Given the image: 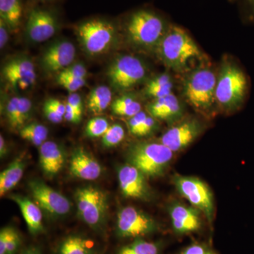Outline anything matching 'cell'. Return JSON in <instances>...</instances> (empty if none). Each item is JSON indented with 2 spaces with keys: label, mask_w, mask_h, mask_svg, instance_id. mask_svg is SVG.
<instances>
[{
  "label": "cell",
  "mask_w": 254,
  "mask_h": 254,
  "mask_svg": "<svg viewBox=\"0 0 254 254\" xmlns=\"http://www.w3.org/2000/svg\"><path fill=\"white\" fill-rule=\"evenodd\" d=\"M10 198L19 207L28 230L32 235H38L44 232L43 213L36 202L21 195L13 194Z\"/></svg>",
  "instance_id": "obj_20"
},
{
  "label": "cell",
  "mask_w": 254,
  "mask_h": 254,
  "mask_svg": "<svg viewBox=\"0 0 254 254\" xmlns=\"http://www.w3.org/2000/svg\"><path fill=\"white\" fill-rule=\"evenodd\" d=\"M249 19L254 21V0H245Z\"/></svg>",
  "instance_id": "obj_46"
},
{
  "label": "cell",
  "mask_w": 254,
  "mask_h": 254,
  "mask_svg": "<svg viewBox=\"0 0 254 254\" xmlns=\"http://www.w3.org/2000/svg\"><path fill=\"white\" fill-rule=\"evenodd\" d=\"M43 112H44L45 116L52 123L59 124L63 122L64 117L61 116L59 114L55 113L53 110L43 106Z\"/></svg>",
  "instance_id": "obj_45"
},
{
  "label": "cell",
  "mask_w": 254,
  "mask_h": 254,
  "mask_svg": "<svg viewBox=\"0 0 254 254\" xmlns=\"http://www.w3.org/2000/svg\"><path fill=\"white\" fill-rule=\"evenodd\" d=\"M147 111L156 120L176 122L182 118L183 108L180 100L173 93L153 100L147 105Z\"/></svg>",
  "instance_id": "obj_19"
},
{
  "label": "cell",
  "mask_w": 254,
  "mask_h": 254,
  "mask_svg": "<svg viewBox=\"0 0 254 254\" xmlns=\"http://www.w3.org/2000/svg\"><path fill=\"white\" fill-rule=\"evenodd\" d=\"M173 181L179 193L204 214L209 222L213 221V195L208 185L194 177L176 175Z\"/></svg>",
  "instance_id": "obj_10"
},
{
  "label": "cell",
  "mask_w": 254,
  "mask_h": 254,
  "mask_svg": "<svg viewBox=\"0 0 254 254\" xmlns=\"http://www.w3.org/2000/svg\"><path fill=\"white\" fill-rule=\"evenodd\" d=\"M33 104L31 100L27 98H18V109H19V121L21 128L24 126L31 115ZM20 128V129H21Z\"/></svg>",
  "instance_id": "obj_34"
},
{
  "label": "cell",
  "mask_w": 254,
  "mask_h": 254,
  "mask_svg": "<svg viewBox=\"0 0 254 254\" xmlns=\"http://www.w3.org/2000/svg\"><path fill=\"white\" fill-rule=\"evenodd\" d=\"M21 0H0V19L8 25L11 32L17 31L23 19Z\"/></svg>",
  "instance_id": "obj_24"
},
{
  "label": "cell",
  "mask_w": 254,
  "mask_h": 254,
  "mask_svg": "<svg viewBox=\"0 0 254 254\" xmlns=\"http://www.w3.org/2000/svg\"><path fill=\"white\" fill-rule=\"evenodd\" d=\"M158 228L153 217L134 207H125L118 214L116 233L120 238H141L155 233Z\"/></svg>",
  "instance_id": "obj_9"
},
{
  "label": "cell",
  "mask_w": 254,
  "mask_h": 254,
  "mask_svg": "<svg viewBox=\"0 0 254 254\" xmlns=\"http://www.w3.org/2000/svg\"><path fill=\"white\" fill-rule=\"evenodd\" d=\"M180 254H218L212 249L203 244L195 243L189 246Z\"/></svg>",
  "instance_id": "obj_39"
},
{
  "label": "cell",
  "mask_w": 254,
  "mask_h": 254,
  "mask_svg": "<svg viewBox=\"0 0 254 254\" xmlns=\"http://www.w3.org/2000/svg\"><path fill=\"white\" fill-rule=\"evenodd\" d=\"M249 91V80L243 70L233 63L222 65L217 78L216 103L227 111H235L245 103Z\"/></svg>",
  "instance_id": "obj_5"
},
{
  "label": "cell",
  "mask_w": 254,
  "mask_h": 254,
  "mask_svg": "<svg viewBox=\"0 0 254 254\" xmlns=\"http://www.w3.org/2000/svg\"><path fill=\"white\" fill-rule=\"evenodd\" d=\"M82 115H83L78 113L76 110H75L69 105L66 103V112H65L64 116V119L66 121L73 124L79 123L81 120Z\"/></svg>",
  "instance_id": "obj_42"
},
{
  "label": "cell",
  "mask_w": 254,
  "mask_h": 254,
  "mask_svg": "<svg viewBox=\"0 0 254 254\" xmlns=\"http://www.w3.org/2000/svg\"><path fill=\"white\" fill-rule=\"evenodd\" d=\"M21 245V238L19 234L13 227L10 226L7 240V254H16Z\"/></svg>",
  "instance_id": "obj_36"
},
{
  "label": "cell",
  "mask_w": 254,
  "mask_h": 254,
  "mask_svg": "<svg viewBox=\"0 0 254 254\" xmlns=\"http://www.w3.org/2000/svg\"><path fill=\"white\" fill-rule=\"evenodd\" d=\"M148 70L139 58L120 55L110 64L107 71L111 86L118 91H127L139 85L147 77Z\"/></svg>",
  "instance_id": "obj_8"
},
{
  "label": "cell",
  "mask_w": 254,
  "mask_h": 254,
  "mask_svg": "<svg viewBox=\"0 0 254 254\" xmlns=\"http://www.w3.org/2000/svg\"><path fill=\"white\" fill-rule=\"evenodd\" d=\"M66 103L69 105L71 108L78 112V113L83 115V105L81 96L76 93H70L68 95Z\"/></svg>",
  "instance_id": "obj_41"
},
{
  "label": "cell",
  "mask_w": 254,
  "mask_h": 254,
  "mask_svg": "<svg viewBox=\"0 0 254 254\" xmlns=\"http://www.w3.org/2000/svg\"><path fill=\"white\" fill-rule=\"evenodd\" d=\"M160 250L158 244L138 238L129 245L122 247L118 254H160Z\"/></svg>",
  "instance_id": "obj_29"
},
{
  "label": "cell",
  "mask_w": 254,
  "mask_h": 254,
  "mask_svg": "<svg viewBox=\"0 0 254 254\" xmlns=\"http://www.w3.org/2000/svg\"><path fill=\"white\" fill-rule=\"evenodd\" d=\"M113 93L109 87L98 86L90 93L88 98V108L92 113L99 115L110 106Z\"/></svg>",
  "instance_id": "obj_26"
},
{
  "label": "cell",
  "mask_w": 254,
  "mask_h": 254,
  "mask_svg": "<svg viewBox=\"0 0 254 254\" xmlns=\"http://www.w3.org/2000/svg\"><path fill=\"white\" fill-rule=\"evenodd\" d=\"M34 73H36L34 64L27 57H18L10 60L2 70L4 79L14 88H16L20 81Z\"/></svg>",
  "instance_id": "obj_21"
},
{
  "label": "cell",
  "mask_w": 254,
  "mask_h": 254,
  "mask_svg": "<svg viewBox=\"0 0 254 254\" xmlns=\"http://www.w3.org/2000/svg\"><path fill=\"white\" fill-rule=\"evenodd\" d=\"M174 83L168 73H161L150 79L144 89L145 95L152 99H158L173 93Z\"/></svg>",
  "instance_id": "obj_25"
},
{
  "label": "cell",
  "mask_w": 254,
  "mask_h": 254,
  "mask_svg": "<svg viewBox=\"0 0 254 254\" xmlns=\"http://www.w3.org/2000/svg\"><path fill=\"white\" fill-rule=\"evenodd\" d=\"M216 76L210 68H196L188 75L184 82V95L195 110L208 113L216 103Z\"/></svg>",
  "instance_id": "obj_6"
},
{
  "label": "cell",
  "mask_w": 254,
  "mask_h": 254,
  "mask_svg": "<svg viewBox=\"0 0 254 254\" xmlns=\"http://www.w3.org/2000/svg\"><path fill=\"white\" fill-rule=\"evenodd\" d=\"M158 128V120L152 117L149 114L145 117L143 120L137 137H145L149 136L154 133Z\"/></svg>",
  "instance_id": "obj_35"
},
{
  "label": "cell",
  "mask_w": 254,
  "mask_h": 254,
  "mask_svg": "<svg viewBox=\"0 0 254 254\" xmlns=\"http://www.w3.org/2000/svg\"><path fill=\"white\" fill-rule=\"evenodd\" d=\"M57 81L60 86L63 87L70 93H76V91L86 84V79L84 78H75L63 73H58Z\"/></svg>",
  "instance_id": "obj_33"
},
{
  "label": "cell",
  "mask_w": 254,
  "mask_h": 254,
  "mask_svg": "<svg viewBox=\"0 0 254 254\" xmlns=\"http://www.w3.org/2000/svg\"><path fill=\"white\" fill-rule=\"evenodd\" d=\"M18 98L13 97L10 98L5 105L4 113L10 126L13 128H21L19 121V109H18Z\"/></svg>",
  "instance_id": "obj_32"
},
{
  "label": "cell",
  "mask_w": 254,
  "mask_h": 254,
  "mask_svg": "<svg viewBox=\"0 0 254 254\" xmlns=\"http://www.w3.org/2000/svg\"><path fill=\"white\" fill-rule=\"evenodd\" d=\"M87 73L88 72H87L86 68L84 65L81 63H76L70 65L59 73H63V74L73 76L75 78L86 79Z\"/></svg>",
  "instance_id": "obj_37"
},
{
  "label": "cell",
  "mask_w": 254,
  "mask_h": 254,
  "mask_svg": "<svg viewBox=\"0 0 254 254\" xmlns=\"http://www.w3.org/2000/svg\"><path fill=\"white\" fill-rule=\"evenodd\" d=\"M40 165L47 177L52 178L61 171L65 162L63 148L53 141H46L39 147Z\"/></svg>",
  "instance_id": "obj_18"
},
{
  "label": "cell",
  "mask_w": 254,
  "mask_h": 254,
  "mask_svg": "<svg viewBox=\"0 0 254 254\" xmlns=\"http://www.w3.org/2000/svg\"><path fill=\"white\" fill-rule=\"evenodd\" d=\"M155 53L164 64L176 71L185 69L190 62L201 57L191 37L176 26H169Z\"/></svg>",
  "instance_id": "obj_2"
},
{
  "label": "cell",
  "mask_w": 254,
  "mask_h": 254,
  "mask_svg": "<svg viewBox=\"0 0 254 254\" xmlns=\"http://www.w3.org/2000/svg\"><path fill=\"white\" fill-rule=\"evenodd\" d=\"M74 198L82 221L95 231H102L108 218L107 193L98 187L86 186L77 189Z\"/></svg>",
  "instance_id": "obj_7"
},
{
  "label": "cell",
  "mask_w": 254,
  "mask_h": 254,
  "mask_svg": "<svg viewBox=\"0 0 254 254\" xmlns=\"http://www.w3.org/2000/svg\"><path fill=\"white\" fill-rule=\"evenodd\" d=\"M75 29L83 51L91 57L109 53L118 42L117 26L105 18H90L78 23Z\"/></svg>",
  "instance_id": "obj_4"
},
{
  "label": "cell",
  "mask_w": 254,
  "mask_h": 254,
  "mask_svg": "<svg viewBox=\"0 0 254 254\" xmlns=\"http://www.w3.org/2000/svg\"><path fill=\"white\" fill-rule=\"evenodd\" d=\"M26 168V162L19 156L10 163L0 174V195L2 197L14 189L22 178Z\"/></svg>",
  "instance_id": "obj_22"
},
{
  "label": "cell",
  "mask_w": 254,
  "mask_h": 254,
  "mask_svg": "<svg viewBox=\"0 0 254 254\" xmlns=\"http://www.w3.org/2000/svg\"><path fill=\"white\" fill-rule=\"evenodd\" d=\"M146 179L147 177L141 171L130 164L119 168V185L122 193L127 198L143 201L152 200L153 192Z\"/></svg>",
  "instance_id": "obj_13"
},
{
  "label": "cell",
  "mask_w": 254,
  "mask_h": 254,
  "mask_svg": "<svg viewBox=\"0 0 254 254\" xmlns=\"http://www.w3.org/2000/svg\"><path fill=\"white\" fill-rule=\"evenodd\" d=\"M110 125L108 120L102 117L92 118L87 123L85 133L90 138H98L105 134Z\"/></svg>",
  "instance_id": "obj_31"
},
{
  "label": "cell",
  "mask_w": 254,
  "mask_h": 254,
  "mask_svg": "<svg viewBox=\"0 0 254 254\" xmlns=\"http://www.w3.org/2000/svg\"><path fill=\"white\" fill-rule=\"evenodd\" d=\"M76 54V48L71 42L61 40L52 43L45 50L40 63L47 73H59L72 64Z\"/></svg>",
  "instance_id": "obj_15"
},
{
  "label": "cell",
  "mask_w": 254,
  "mask_h": 254,
  "mask_svg": "<svg viewBox=\"0 0 254 254\" xmlns=\"http://www.w3.org/2000/svg\"><path fill=\"white\" fill-rule=\"evenodd\" d=\"M125 131L123 127L119 124L110 125L105 134L102 136V143L105 148L117 146L123 141Z\"/></svg>",
  "instance_id": "obj_30"
},
{
  "label": "cell",
  "mask_w": 254,
  "mask_h": 254,
  "mask_svg": "<svg viewBox=\"0 0 254 254\" xmlns=\"http://www.w3.org/2000/svg\"><path fill=\"white\" fill-rule=\"evenodd\" d=\"M174 152L161 142H136L128 146V164L141 171L147 178L162 176L173 160Z\"/></svg>",
  "instance_id": "obj_3"
},
{
  "label": "cell",
  "mask_w": 254,
  "mask_h": 254,
  "mask_svg": "<svg viewBox=\"0 0 254 254\" xmlns=\"http://www.w3.org/2000/svg\"><path fill=\"white\" fill-rule=\"evenodd\" d=\"M202 131L203 126L198 120L187 119L170 127L163 133L160 142L175 153L193 143Z\"/></svg>",
  "instance_id": "obj_14"
},
{
  "label": "cell",
  "mask_w": 254,
  "mask_h": 254,
  "mask_svg": "<svg viewBox=\"0 0 254 254\" xmlns=\"http://www.w3.org/2000/svg\"><path fill=\"white\" fill-rule=\"evenodd\" d=\"M69 171L73 177L93 181L99 178L103 168L99 162L83 147L73 150L69 162Z\"/></svg>",
  "instance_id": "obj_17"
},
{
  "label": "cell",
  "mask_w": 254,
  "mask_h": 254,
  "mask_svg": "<svg viewBox=\"0 0 254 254\" xmlns=\"http://www.w3.org/2000/svg\"><path fill=\"white\" fill-rule=\"evenodd\" d=\"M21 254H41V252L36 247H30L26 250L23 251Z\"/></svg>",
  "instance_id": "obj_48"
},
{
  "label": "cell",
  "mask_w": 254,
  "mask_h": 254,
  "mask_svg": "<svg viewBox=\"0 0 254 254\" xmlns=\"http://www.w3.org/2000/svg\"><path fill=\"white\" fill-rule=\"evenodd\" d=\"M28 187L33 200L51 218H62L71 210L69 200L41 180L38 179L30 180Z\"/></svg>",
  "instance_id": "obj_11"
},
{
  "label": "cell",
  "mask_w": 254,
  "mask_h": 254,
  "mask_svg": "<svg viewBox=\"0 0 254 254\" xmlns=\"http://www.w3.org/2000/svg\"><path fill=\"white\" fill-rule=\"evenodd\" d=\"M168 27L163 16L149 9L136 10L125 21L128 41L141 50L155 51Z\"/></svg>",
  "instance_id": "obj_1"
},
{
  "label": "cell",
  "mask_w": 254,
  "mask_h": 254,
  "mask_svg": "<svg viewBox=\"0 0 254 254\" xmlns=\"http://www.w3.org/2000/svg\"><path fill=\"white\" fill-rule=\"evenodd\" d=\"M11 32L8 25L3 20L0 19V48L4 49L9 41V33Z\"/></svg>",
  "instance_id": "obj_43"
},
{
  "label": "cell",
  "mask_w": 254,
  "mask_h": 254,
  "mask_svg": "<svg viewBox=\"0 0 254 254\" xmlns=\"http://www.w3.org/2000/svg\"><path fill=\"white\" fill-rule=\"evenodd\" d=\"M7 153V148H6V141L2 135L0 136V156L1 158H4Z\"/></svg>",
  "instance_id": "obj_47"
},
{
  "label": "cell",
  "mask_w": 254,
  "mask_h": 254,
  "mask_svg": "<svg viewBox=\"0 0 254 254\" xmlns=\"http://www.w3.org/2000/svg\"><path fill=\"white\" fill-rule=\"evenodd\" d=\"M10 226L3 227L0 231V254H7V240Z\"/></svg>",
  "instance_id": "obj_44"
},
{
  "label": "cell",
  "mask_w": 254,
  "mask_h": 254,
  "mask_svg": "<svg viewBox=\"0 0 254 254\" xmlns=\"http://www.w3.org/2000/svg\"><path fill=\"white\" fill-rule=\"evenodd\" d=\"M112 111L118 116L131 118L141 111L139 101L131 95H123L114 100L112 103Z\"/></svg>",
  "instance_id": "obj_27"
},
{
  "label": "cell",
  "mask_w": 254,
  "mask_h": 254,
  "mask_svg": "<svg viewBox=\"0 0 254 254\" xmlns=\"http://www.w3.org/2000/svg\"><path fill=\"white\" fill-rule=\"evenodd\" d=\"M19 130L20 136L23 139L30 142L37 147L41 146L47 141V138L49 133L47 127L38 123H31L25 125Z\"/></svg>",
  "instance_id": "obj_28"
},
{
  "label": "cell",
  "mask_w": 254,
  "mask_h": 254,
  "mask_svg": "<svg viewBox=\"0 0 254 254\" xmlns=\"http://www.w3.org/2000/svg\"><path fill=\"white\" fill-rule=\"evenodd\" d=\"M168 211L174 230L179 235L198 231L201 226L200 210L195 207L174 202Z\"/></svg>",
  "instance_id": "obj_16"
},
{
  "label": "cell",
  "mask_w": 254,
  "mask_h": 254,
  "mask_svg": "<svg viewBox=\"0 0 254 254\" xmlns=\"http://www.w3.org/2000/svg\"><path fill=\"white\" fill-rule=\"evenodd\" d=\"M59 27V18L55 11L35 7L28 12L25 33L30 41L43 43L54 36Z\"/></svg>",
  "instance_id": "obj_12"
},
{
  "label": "cell",
  "mask_w": 254,
  "mask_h": 254,
  "mask_svg": "<svg viewBox=\"0 0 254 254\" xmlns=\"http://www.w3.org/2000/svg\"><path fill=\"white\" fill-rule=\"evenodd\" d=\"M44 106L53 110V111L59 114L61 116H64L65 112H66V104H63L59 100L55 99V98H49L46 100Z\"/></svg>",
  "instance_id": "obj_40"
},
{
  "label": "cell",
  "mask_w": 254,
  "mask_h": 254,
  "mask_svg": "<svg viewBox=\"0 0 254 254\" xmlns=\"http://www.w3.org/2000/svg\"><path fill=\"white\" fill-rule=\"evenodd\" d=\"M36 1H41V2H49V1H55V0H34Z\"/></svg>",
  "instance_id": "obj_49"
},
{
  "label": "cell",
  "mask_w": 254,
  "mask_h": 254,
  "mask_svg": "<svg viewBox=\"0 0 254 254\" xmlns=\"http://www.w3.org/2000/svg\"><path fill=\"white\" fill-rule=\"evenodd\" d=\"M147 115L148 114L145 112L141 111L134 116L128 118L127 125H128V130H129L130 133L132 135L135 136H138L140 127H141L142 123H143V120H145Z\"/></svg>",
  "instance_id": "obj_38"
},
{
  "label": "cell",
  "mask_w": 254,
  "mask_h": 254,
  "mask_svg": "<svg viewBox=\"0 0 254 254\" xmlns=\"http://www.w3.org/2000/svg\"><path fill=\"white\" fill-rule=\"evenodd\" d=\"M57 254H96V251L91 240L81 235H71L60 242Z\"/></svg>",
  "instance_id": "obj_23"
}]
</instances>
